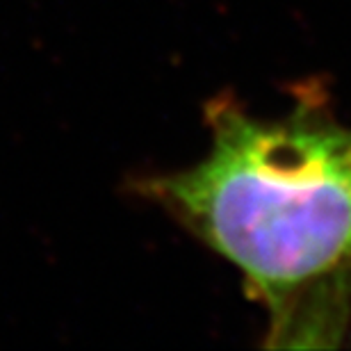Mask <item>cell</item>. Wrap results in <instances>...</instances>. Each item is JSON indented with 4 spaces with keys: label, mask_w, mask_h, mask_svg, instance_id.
Returning a JSON list of instances; mask_svg holds the SVG:
<instances>
[{
    "label": "cell",
    "mask_w": 351,
    "mask_h": 351,
    "mask_svg": "<svg viewBox=\"0 0 351 351\" xmlns=\"http://www.w3.org/2000/svg\"><path fill=\"white\" fill-rule=\"evenodd\" d=\"M210 146L139 192L240 271L269 347H338L351 322V125L317 80L283 114L206 105Z\"/></svg>",
    "instance_id": "1"
}]
</instances>
